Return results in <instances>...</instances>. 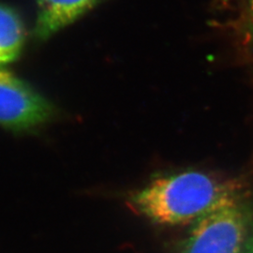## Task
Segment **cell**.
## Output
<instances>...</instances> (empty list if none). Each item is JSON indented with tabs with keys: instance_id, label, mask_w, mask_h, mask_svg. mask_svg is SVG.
I'll list each match as a JSON object with an SVG mask.
<instances>
[{
	"instance_id": "cell-1",
	"label": "cell",
	"mask_w": 253,
	"mask_h": 253,
	"mask_svg": "<svg viewBox=\"0 0 253 253\" xmlns=\"http://www.w3.org/2000/svg\"><path fill=\"white\" fill-rule=\"evenodd\" d=\"M246 188L240 178L185 171L154 179L131 194L127 205L154 223L185 225L226 201L245 196Z\"/></svg>"
},
{
	"instance_id": "cell-2",
	"label": "cell",
	"mask_w": 253,
	"mask_h": 253,
	"mask_svg": "<svg viewBox=\"0 0 253 253\" xmlns=\"http://www.w3.org/2000/svg\"><path fill=\"white\" fill-rule=\"evenodd\" d=\"M246 201L229 200L197 219L182 253H242L253 224Z\"/></svg>"
},
{
	"instance_id": "cell-3",
	"label": "cell",
	"mask_w": 253,
	"mask_h": 253,
	"mask_svg": "<svg viewBox=\"0 0 253 253\" xmlns=\"http://www.w3.org/2000/svg\"><path fill=\"white\" fill-rule=\"evenodd\" d=\"M53 105L27 83L0 69V126L27 131L48 122Z\"/></svg>"
},
{
	"instance_id": "cell-4",
	"label": "cell",
	"mask_w": 253,
	"mask_h": 253,
	"mask_svg": "<svg viewBox=\"0 0 253 253\" xmlns=\"http://www.w3.org/2000/svg\"><path fill=\"white\" fill-rule=\"evenodd\" d=\"M104 0H37L35 36L47 40Z\"/></svg>"
},
{
	"instance_id": "cell-5",
	"label": "cell",
	"mask_w": 253,
	"mask_h": 253,
	"mask_svg": "<svg viewBox=\"0 0 253 253\" xmlns=\"http://www.w3.org/2000/svg\"><path fill=\"white\" fill-rule=\"evenodd\" d=\"M25 43V28L17 12L0 4V66L18 58Z\"/></svg>"
},
{
	"instance_id": "cell-6",
	"label": "cell",
	"mask_w": 253,
	"mask_h": 253,
	"mask_svg": "<svg viewBox=\"0 0 253 253\" xmlns=\"http://www.w3.org/2000/svg\"><path fill=\"white\" fill-rule=\"evenodd\" d=\"M245 30L253 43V0H247L244 12Z\"/></svg>"
},
{
	"instance_id": "cell-7",
	"label": "cell",
	"mask_w": 253,
	"mask_h": 253,
	"mask_svg": "<svg viewBox=\"0 0 253 253\" xmlns=\"http://www.w3.org/2000/svg\"><path fill=\"white\" fill-rule=\"evenodd\" d=\"M242 253H253V224L251 228V231L248 236V239L246 241Z\"/></svg>"
}]
</instances>
